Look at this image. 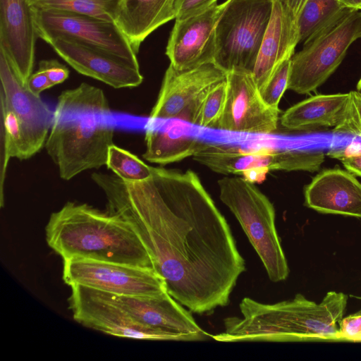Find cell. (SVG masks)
I'll use <instances>...</instances> for the list:
<instances>
[{
    "label": "cell",
    "mask_w": 361,
    "mask_h": 361,
    "mask_svg": "<svg viewBox=\"0 0 361 361\" xmlns=\"http://www.w3.org/2000/svg\"><path fill=\"white\" fill-rule=\"evenodd\" d=\"M274 0H226L215 27L214 63L226 73L252 72L269 23Z\"/></svg>",
    "instance_id": "6"
},
{
    "label": "cell",
    "mask_w": 361,
    "mask_h": 361,
    "mask_svg": "<svg viewBox=\"0 0 361 361\" xmlns=\"http://www.w3.org/2000/svg\"><path fill=\"white\" fill-rule=\"evenodd\" d=\"M91 178L104 193L106 211L137 233L172 298L197 314L229 303L245 261L195 172L153 167L141 182L102 173Z\"/></svg>",
    "instance_id": "1"
},
{
    "label": "cell",
    "mask_w": 361,
    "mask_h": 361,
    "mask_svg": "<svg viewBox=\"0 0 361 361\" xmlns=\"http://www.w3.org/2000/svg\"><path fill=\"white\" fill-rule=\"evenodd\" d=\"M227 92V78L209 90L201 104L196 126L216 129L226 106Z\"/></svg>",
    "instance_id": "27"
},
{
    "label": "cell",
    "mask_w": 361,
    "mask_h": 361,
    "mask_svg": "<svg viewBox=\"0 0 361 361\" xmlns=\"http://www.w3.org/2000/svg\"><path fill=\"white\" fill-rule=\"evenodd\" d=\"M188 123L178 119L148 120L143 158L164 165L192 157L201 141L190 133Z\"/></svg>",
    "instance_id": "21"
},
{
    "label": "cell",
    "mask_w": 361,
    "mask_h": 361,
    "mask_svg": "<svg viewBox=\"0 0 361 361\" xmlns=\"http://www.w3.org/2000/svg\"><path fill=\"white\" fill-rule=\"evenodd\" d=\"M290 63L291 59L283 61L264 87L259 90L263 101L271 108L279 109L281 99L288 90Z\"/></svg>",
    "instance_id": "28"
},
{
    "label": "cell",
    "mask_w": 361,
    "mask_h": 361,
    "mask_svg": "<svg viewBox=\"0 0 361 361\" xmlns=\"http://www.w3.org/2000/svg\"><path fill=\"white\" fill-rule=\"evenodd\" d=\"M35 9H52L114 21L121 0H28Z\"/></svg>",
    "instance_id": "25"
},
{
    "label": "cell",
    "mask_w": 361,
    "mask_h": 361,
    "mask_svg": "<svg viewBox=\"0 0 361 361\" xmlns=\"http://www.w3.org/2000/svg\"><path fill=\"white\" fill-rule=\"evenodd\" d=\"M71 287L69 308L73 319L83 326L122 338L190 341L185 336L141 324L105 292L80 285Z\"/></svg>",
    "instance_id": "9"
},
{
    "label": "cell",
    "mask_w": 361,
    "mask_h": 361,
    "mask_svg": "<svg viewBox=\"0 0 361 361\" xmlns=\"http://www.w3.org/2000/svg\"><path fill=\"white\" fill-rule=\"evenodd\" d=\"M106 166L114 175L126 182H141L149 179L153 173V167L114 144L109 148Z\"/></svg>",
    "instance_id": "26"
},
{
    "label": "cell",
    "mask_w": 361,
    "mask_h": 361,
    "mask_svg": "<svg viewBox=\"0 0 361 361\" xmlns=\"http://www.w3.org/2000/svg\"><path fill=\"white\" fill-rule=\"evenodd\" d=\"M192 158L214 172L241 176L245 171L255 168L300 171L304 164L300 149H276L269 146L243 148L202 141Z\"/></svg>",
    "instance_id": "14"
},
{
    "label": "cell",
    "mask_w": 361,
    "mask_h": 361,
    "mask_svg": "<svg viewBox=\"0 0 361 361\" xmlns=\"http://www.w3.org/2000/svg\"><path fill=\"white\" fill-rule=\"evenodd\" d=\"M45 231L48 245L63 260L90 259L154 269L130 223L106 210L68 202L51 214Z\"/></svg>",
    "instance_id": "4"
},
{
    "label": "cell",
    "mask_w": 361,
    "mask_h": 361,
    "mask_svg": "<svg viewBox=\"0 0 361 361\" xmlns=\"http://www.w3.org/2000/svg\"><path fill=\"white\" fill-rule=\"evenodd\" d=\"M34 9L38 37L68 38L98 47L138 63L137 54L114 21L77 13Z\"/></svg>",
    "instance_id": "11"
},
{
    "label": "cell",
    "mask_w": 361,
    "mask_h": 361,
    "mask_svg": "<svg viewBox=\"0 0 361 361\" xmlns=\"http://www.w3.org/2000/svg\"><path fill=\"white\" fill-rule=\"evenodd\" d=\"M47 43L77 72L114 88L135 87L143 81L139 63L106 49L63 37Z\"/></svg>",
    "instance_id": "15"
},
{
    "label": "cell",
    "mask_w": 361,
    "mask_h": 361,
    "mask_svg": "<svg viewBox=\"0 0 361 361\" xmlns=\"http://www.w3.org/2000/svg\"><path fill=\"white\" fill-rule=\"evenodd\" d=\"M341 1L346 7L361 11V0H341Z\"/></svg>",
    "instance_id": "36"
},
{
    "label": "cell",
    "mask_w": 361,
    "mask_h": 361,
    "mask_svg": "<svg viewBox=\"0 0 361 361\" xmlns=\"http://www.w3.org/2000/svg\"><path fill=\"white\" fill-rule=\"evenodd\" d=\"M176 0H121L114 22L137 54L155 30L176 18Z\"/></svg>",
    "instance_id": "22"
},
{
    "label": "cell",
    "mask_w": 361,
    "mask_h": 361,
    "mask_svg": "<svg viewBox=\"0 0 361 361\" xmlns=\"http://www.w3.org/2000/svg\"><path fill=\"white\" fill-rule=\"evenodd\" d=\"M290 11L292 16L297 19L307 0H279Z\"/></svg>",
    "instance_id": "35"
},
{
    "label": "cell",
    "mask_w": 361,
    "mask_h": 361,
    "mask_svg": "<svg viewBox=\"0 0 361 361\" xmlns=\"http://www.w3.org/2000/svg\"><path fill=\"white\" fill-rule=\"evenodd\" d=\"M352 10L354 9L346 7L341 0H307L296 19L299 43L308 41Z\"/></svg>",
    "instance_id": "24"
},
{
    "label": "cell",
    "mask_w": 361,
    "mask_h": 361,
    "mask_svg": "<svg viewBox=\"0 0 361 361\" xmlns=\"http://www.w3.org/2000/svg\"><path fill=\"white\" fill-rule=\"evenodd\" d=\"M305 204L324 214L361 219V183L348 171L325 169L305 187Z\"/></svg>",
    "instance_id": "19"
},
{
    "label": "cell",
    "mask_w": 361,
    "mask_h": 361,
    "mask_svg": "<svg viewBox=\"0 0 361 361\" xmlns=\"http://www.w3.org/2000/svg\"><path fill=\"white\" fill-rule=\"evenodd\" d=\"M100 88L86 82L58 97L44 147L61 178L106 166L114 144V120Z\"/></svg>",
    "instance_id": "2"
},
{
    "label": "cell",
    "mask_w": 361,
    "mask_h": 361,
    "mask_svg": "<svg viewBox=\"0 0 361 361\" xmlns=\"http://www.w3.org/2000/svg\"><path fill=\"white\" fill-rule=\"evenodd\" d=\"M63 279L70 286L118 295L154 297L167 292L164 279L152 268L90 259H64Z\"/></svg>",
    "instance_id": "8"
},
{
    "label": "cell",
    "mask_w": 361,
    "mask_h": 361,
    "mask_svg": "<svg viewBox=\"0 0 361 361\" xmlns=\"http://www.w3.org/2000/svg\"><path fill=\"white\" fill-rule=\"evenodd\" d=\"M106 293L144 325L185 336L190 341H205L212 336L196 323L191 312L186 310L168 292L154 297Z\"/></svg>",
    "instance_id": "18"
},
{
    "label": "cell",
    "mask_w": 361,
    "mask_h": 361,
    "mask_svg": "<svg viewBox=\"0 0 361 361\" xmlns=\"http://www.w3.org/2000/svg\"><path fill=\"white\" fill-rule=\"evenodd\" d=\"M53 86L47 74L39 69L32 73L25 83L26 88L36 96H40L42 92Z\"/></svg>",
    "instance_id": "33"
},
{
    "label": "cell",
    "mask_w": 361,
    "mask_h": 361,
    "mask_svg": "<svg viewBox=\"0 0 361 361\" xmlns=\"http://www.w3.org/2000/svg\"><path fill=\"white\" fill-rule=\"evenodd\" d=\"M361 38V11L352 10L303 43L291 58L288 90L315 91L337 69L350 45Z\"/></svg>",
    "instance_id": "7"
},
{
    "label": "cell",
    "mask_w": 361,
    "mask_h": 361,
    "mask_svg": "<svg viewBox=\"0 0 361 361\" xmlns=\"http://www.w3.org/2000/svg\"><path fill=\"white\" fill-rule=\"evenodd\" d=\"M37 38L35 12L28 0H0V49L24 85L32 73Z\"/></svg>",
    "instance_id": "17"
},
{
    "label": "cell",
    "mask_w": 361,
    "mask_h": 361,
    "mask_svg": "<svg viewBox=\"0 0 361 361\" xmlns=\"http://www.w3.org/2000/svg\"><path fill=\"white\" fill-rule=\"evenodd\" d=\"M226 78L227 73L213 62L185 70L170 64L148 120L178 119L196 125L204 98Z\"/></svg>",
    "instance_id": "10"
},
{
    "label": "cell",
    "mask_w": 361,
    "mask_h": 361,
    "mask_svg": "<svg viewBox=\"0 0 361 361\" xmlns=\"http://www.w3.org/2000/svg\"><path fill=\"white\" fill-rule=\"evenodd\" d=\"M38 66V69L47 74L54 86L63 82L69 76L68 68L56 59L42 60Z\"/></svg>",
    "instance_id": "32"
},
{
    "label": "cell",
    "mask_w": 361,
    "mask_h": 361,
    "mask_svg": "<svg viewBox=\"0 0 361 361\" xmlns=\"http://www.w3.org/2000/svg\"><path fill=\"white\" fill-rule=\"evenodd\" d=\"M218 184L221 202L240 223L269 279L286 280L289 268L276 228L273 204L253 183L243 178L225 177Z\"/></svg>",
    "instance_id": "5"
},
{
    "label": "cell",
    "mask_w": 361,
    "mask_h": 361,
    "mask_svg": "<svg viewBox=\"0 0 361 361\" xmlns=\"http://www.w3.org/2000/svg\"><path fill=\"white\" fill-rule=\"evenodd\" d=\"M217 0H176V20H181L197 14L214 4Z\"/></svg>",
    "instance_id": "31"
},
{
    "label": "cell",
    "mask_w": 361,
    "mask_h": 361,
    "mask_svg": "<svg viewBox=\"0 0 361 361\" xmlns=\"http://www.w3.org/2000/svg\"><path fill=\"white\" fill-rule=\"evenodd\" d=\"M299 43L296 19L279 0H274L271 19L252 71L261 90L287 59H291Z\"/></svg>",
    "instance_id": "20"
},
{
    "label": "cell",
    "mask_w": 361,
    "mask_h": 361,
    "mask_svg": "<svg viewBox=\"0 0 361 361\" xmlns=\"http://www.w3.org/2000/svg\"><path fill=\"white\" fill-rule=\"evenodd\" d=\"M226 106L216 129L239 133L269 135L277 128L279 109L262 99L252 72L227 73Z\"/></svg>",
    "instance_id": "13"
},
{
    "label": "cell",
    "mask_w": 361,
    "mask_h": 361,
    "mask_svg": "<svg viewBox=\"0 0 361 361\" xmlns=\"http://www.w3.org/2000/svg\"><path fill=\"white\" fill-rule=\"evenodd\" d=\"M348 296L329 291L320 302L297 294L291 300L264 304L244 298L242 317L224 319V331L212 336L220 342L340 341L339 323Z\"/></svg>",
    "instance_id": "3"
},
{
    "label": "cell",
    "mask_w": 361,
    "mask_h": 361,
    "mask_svg": "<svg viewBox=\"0 0 361 361\" xmlns=\"http://www.w3.org/2000/svg\"><path fill=\"white\" fill-rule=\"evenodd\" d=\"M348 94L344 116L333 132L361 137V90L351 91Z\"/></svg>",
    "instance_id": "29"
},
{
    "label": "cell",
    "mask_w": 361,
    "mask_h": 361,
    "mask_svg": "<svg viewBox=\"0 0 361 361\" xmlns=\"http://www.w3.org/2000/svg\"><path fill=\"white\" fill-rule=\"evenodd\" d=\"M224 6L225 2L216 3L197 14L176 20L166 48L170 64L185 70L214 63L215 27Z\"/></svg>",
    "instance_id": "16"
},
{
    "label": "cell",
    "mask_w": 361,
    "mask_h": 361,
    "mask_svg": "<svg viewBox=\"0 0 361 361\" xmlns=\"http://www.w3.org/2000/svg\"><path fill=\"white\" fill-rule=\"evenodd\" d=\"M341 341H361V310L343 317L339 323Z\"/></svg>",
    "instance_id": "30"
},
{
    "label": "cell",
    "mask_w": 361,
    "mask_h": 361,
    "mask_svg": "<svg viewBox=\"0 0 361 361\" xmlns=\"http://www.w3.org/2000/svg\"><path fill=\"white\" fill-rule=\"evenodd\" d=\"M344 167L354 175L361 176V152L338 156Z\"/></svg>",
    "instance_id": "34"
},
{
    "label": "cell",
    "mask_w": 361,
    "mask_h": 361,
    "mask_svg": "<svg viewBox=\"0 0 361 361\" xmlns=\"http://www.w3.org/2000/svg\"><path fill=\"white\" fill-rule=\"evenodd\" d=\"M357 90H361V78H360V79L359 80V81L357 82Z\"/></svg>",
    "instance_id": "37"
},
{
    "label": "cell",
    "mask_w": 361,
    "mask_h": 361,
    "mask_svg": "<svg viewBox=\"0 0 361 361\" xmlns=\"http://www.w3.org/2000/svg\"><path fill=\"white\" fill-rule=\"evenodd\" d=\"M348 98V93L312 96L288 108L280 118L281 124L298 131L336 127L344 116Z\"/></svg>",
    "instance_id": "23"
},
{
    "label": "cell",
    "mask_w": 361,
    "mask_h": 361,
    "mask_svg": "<svg viewBox=\"0 0 361 361\" xmlns=\"http://www.w3.org/2000/svg\"><path fill=\"white\" fill-rule=\"evenodd\" d=\"M0 103L17 116L21 129L18 159H30L43 147L49 135L54 111L40 96L32 94L18 78L5 53L0 49Z\"/></svg>",
    "instance_id": "12"
}]
</instances>
